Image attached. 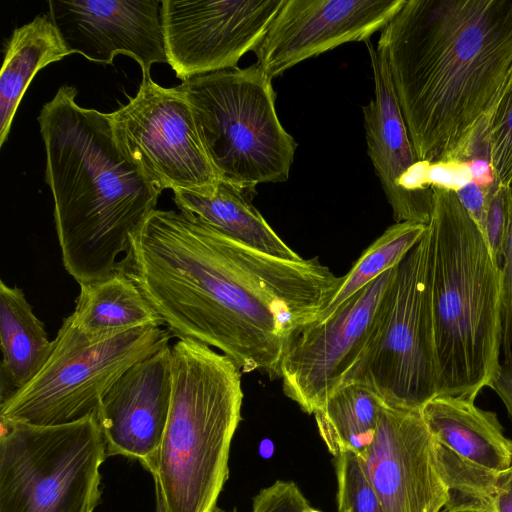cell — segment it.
<instances>
[{"instance_id": "6da1fadb", "label": "cell", "mask_w": 512, "mask_h": 512, "mask_svg": "<svg viewBox=\"0 0 512 512\" xmlns=\"http://www.w3.org/2000/svg\"><path fill=\"white\" fill-rule=\"evenodd\" d=\"M118 270L172 337L214 347L242 373L263 370L271 379L291 338L343 280L318 258L269 256L184 210H154Z\"/></svg>"}, {"instance_id": "7a4b0ae2", "label": "cell", "mask_w": 512, "mask_h": 512, "mask_svg": "<svg viewBox=\"0 0 512 512\" xmlns=\"http://www.w3.org/2000/svg\"><path fill=\"white\" fill-rule=\"evenodd\" d=\"M377 47L420 161L488 157L490 123L512 83V0H405Z\"/></svg>"}, {"instance_id": "3957f363", "label": "cell", "mask_w": 512, "mask_h": 512, "mask_svg": "<svg viewBox=\"0 0 512 512\" xmlns=\"http://www.w3.org/2000/svg\"><path fill=\"white\" fill-rule=\"evenodd\" d=\"M76 95L61 86L38 122L62 263L81 285L117 270L161 192L118 144L110 113L81 107Z\"/></svg>"}, {"instance_id": "277c9868", "label": "cell", "mask_w": 512, "mask_h": 512, "mask_svg": "<svg viewBox=\"0 0 512 512\" xmlns=\"http://www.w3.org/2000/svg\"><path fill=\"white\" fill-rule=\"evenodd\" d=\"M432 189L428 285L437 396L475 401L500 366L501 266L456 192Z\"/></svg>"}, {"instance_id": "5b68a950", "label": "cell", "mask_w": 512, "mask_h": 512, "mask_svg": "<svg viewBox=\"0 0 512 512\" xmlns=\"http://www.w3.org/2000/svg\"><path fill=\"white\" fill-rule=\"evenodd\" d=\"M171 372L170 411L152 473L156 500L163 512H217L241 421L242 372L188 338L171 346Z\"/></svg>"}, {"instance_id": "8992f818", "label": "cell", "mask_w": 512, "mask_h": 512, "mask_svg": "<svg viewBox=\"0 0 512 512\" xmlns=\"http://www.w3.org/2000/svg\"><path fill=\"white\" fill-rule=\"evenodd\" d=\"M271 80L255 63L177 86L220 180L251 192L258 184L285 182L297 147L279 121Z\"/></svg>"}, {"instance_id": "52a82bcc", "label": "cell", "mask_w": 512, "mask_h": 512, "mask_svg": "<svg viewBox=\"0 0 512 512\" xmlns=\"http://www.w3.org/2000/svg\"><path fill=\"white\" fill-rule=\"evenodd\" d=\"M164 326L86 333L64 318L42 369L0 402V419L50 426L96 414L102 395L133 365L169 346Z\"/></svg>"}, {"instance_id": "ba28073f", "label": "cell", "mask_w": 512, "mask_h": 512, "mask_svg": "<svg viewBox=\"0 0 512 512\" xmlns=\"http://www.w3.org/2000/svg\"><path fill=\"white\" fill-rule=\"evenodd\" d=\"M0 424V512H94L107 457L95 414L50 426Z\"/></svg>"}, {"instance_id": "9c48e42d", "label": "cell", "mask_w": 512, "mask_h": 512, "mask_svg": "<svg viewBox=\"0 0 512 512\" xmlns=\"http://www.w3.org/2000/svg\"><path fill=\"white\" fill-rule=\"evenodd\" d=\"M347 382L368 386L396 408L421 410L437 397L427 229L397 266L374 331L342 384Z\"/></svg>"}, {"instance_id": "30bf717a", "label": "cell", "mask_w": 512, "mask_h": 512, "mask_svg": "<svg viewBox=\"0 0 512 512\" xmlns=\"http://www.w3.org/2000/svg\"><path fill=\"white\" fill-rule=\"evenodd\" d=\"M110 115L118 144L157 190L216 191L220 178L178 87L143 76L136 96Z\"/></svg>"}, {"instance_id": "8fae6325", "label": "cell", "mask_w": 512, "mask_h": 512, "mask_svg": "<svg viewBox=\"0 0 512 512\" xmlns=\"http://www.w3.org/2000/svg\"><path fill=\"white\" fill-rule=\"evenodd\" d=\"M397 266L351 296L328 319L305 325L291 338L279 377L284 394L304 412L320 410L361 357Z\"/></svg>"}, {"instance_id": "7c38bea8", "label": "cell", "mask_w": 512, "mask_h": 512, "mask_svg": "<svg viewBox=\"0 0 512 512\" xmlns=\"http://www.w3.org/2000/svg\"><path fill=\"white\" fill-rule=\"evenodd\" d=\"M283 1H162L167 63L182 81L237 67L258 46Z\"/></svg>"}, {"instance_id": "4fadbf2b", "label": "cell", "mask_w": 512, "mask_h": 512, "mask_svg": "<svg viewBox=\"0 0 512 512\" xmlns=\"http://www.w3.org/2000/svg\"><path fill=\"white\" fill-rule=\"evenodd\" d=\"M405 0H284L255 48L271 79L296 64L382 30Z\"/></svg>"}, {"instance_id": "5bb4252c", "label": "cell", "mask_w": 512, "mask_h": 512, "mask_svg": "<svg viewBox=\"0 0 512 512\" xmlns=\"http://www.w3.org/2000/svg\"><path fill=\"white\" fill-rule=\"evenodd\" d=\"M386 512H440L447 502L435 439L420 410L386 405L375 438L360 456Z\"/></svg>"}, {"instance_id": "9a60e30c", "label": "cell", "mask_w": 512, "mask_h": 512, "mask_svg": "<svg viewBox=\"0 0 512 512\" xmlns=\"http://www.w3.org/2000/svg\"><path fill=\"white\" fill-rule=\"evenodd\" d=\"M365 44L374 79V98L362 108L367 154L396 223L428 225L433 208L431 165L416 155L384 52L370 40Z\"/></svg>"}, {"instance_id": "2e32d148", "label": "cell", "mask_w": 512, "mask_h": 512, "mask_svg": "<svg viewBox=\"0 0 512 512\" xmlns=\"http://www.w3.org/2000/svg\"><path fill=\"white\" fill-rule=\"evenodd\" d=\"M49 19L69 53L111 64L125 54L150 76L154 63H167L162 1L50 0Z\"/></svg>"}, {"instance_id": "e0dca14e", "label": "cell", "mask_w": 512, "mask_h": 512, "mask_svg": "<svg viewBox=\"0 0 512 512\" xmlns=\"http://www.w3.org/2000/svg\"><path fill=\"white\" fill-rule=\"evenodd\" d=\"M172 395L171 346L130 367L101 397L96 418L107 456L138 460L151 474Z\"/></svg>"}, {"instance_id": "ac0fdd59", "label": "cell", "mask_w": 512, "mask_h": 512, "mask_svg": "<svg viewBox=\"0 0 512 512\" xmlns=\"http://www.w3.org/2000/svg\"><path fill=\"white\" fill-rule=\"evenodd\" d=\"M433 438L476 465L505 470L511 467L512 441L493 412L474 401L437 396L420 410Z\"/></svg>"}, {"instance_id": "d6986e66", "label": "cell", "mask_w": 512, "mask_h": 512, "mask_svg": "<svg viewBox=\"0 0 512 512\" xmlns=\"http://www.w3.org/2000/svg\"><path fill=\"white\" fill-rule=\"evenodd\" d=\"M0 402L27 385L52 350L44 323L34 314L25 293L0 281Z\"/></svg>"}, {"instance_id": "ffe728a7", "label": "cell", "mask_w": 512, "mask_h": 512, "mask_svg": "<svg viewBox=\"0 0 512 512\" xmlns=\"http://www.w3.org/2000/svg\"><path fill=\"white\" fill-rule=\"evenodd\" d=\"M251 191L219 181L216 191L200 195L174 191L179 210L188 211L232 239L269 256L294 261L302 257L292 250L251 204Z\"/></svg>"}, {"instance_id": "44dd1931", "label": "cell", "mask_w": 512, "mask_h": 512, "mask_svg": "<svg viewBox=\"0 0 512 512\" xmlns=\"http://www.w3.org/2000/svg\"><path fill=\"white\" fill-rule=\"evenodd\" d=\"M69 54L49 17L39 15L13 31L0 75V146L35 74Z\"/></svg>"}, {"instance_id": "7402d4cb", "label": "cell", "mask_w": 512, "mask_h": 512, "mask_svg": "<svg viewBox=\"0 0 512 512\" xmlns=\"http://www.w3.org/2000/svg\"><path fill=\"white\" fill-rule=\"evenodd\" d=\"M70 315L77 327L93 334L163 326L134 281L120 270L81 284Z\"/></svg>"}, {"instance_id": "603a6c76", "label": "cell", "mask_w": 512, "mask_h": 512, "mask_svg": "<svg viewBox=\"0 0 512 512\" xmlns=\"http://www.w3.org/2000/svg\"><path fill=\"white\" fill-rule=\"evenodd\" d=\"M386 404L368 386L343 383L314 413L319 434L335 457L362 456L372 444Z\"/></svg>"}, {"instance_id": "cb8c5ba5", "label": "cell", "mask_w": 512, "mask_h": 512, "mask_svg": "<svg viewBox=\"0 0 512 512\" xmlns=\"http://www.w3.org/2000/svg\"><path fill=\"white\" fill-rule=\"evenodd\" d=\"M435 451L447 489L443 512H512V466L493 470L476 465L436 440Z\"/></svg>"}, {"instance_id": "d4e9b609", "label": "cell", "mask_w": 512, "mask_h": 512, "mask_svg": "<svg viewBox=\"0 0 512 512\" xmlns=\"http://www.w3.org/2000/svg\"><path fill=\"white\" fill-rule=\"evenodd\" d=\"M426 229L425 224L409 221L388 227L343 276L341 285L312 323L325 321L351 296L396 267L422 239Z\"/></svg>"}, {"instance_id": "484cf974", "label": "cell", "mask_w": 512, "mask_h": 512, "mask_svg": "<svg viewBox=\"0 0 512 512\" xmlns=\"http://www.w3.org/2000/svg\"><path fill=\"white\" fill-rule=\"evenodd\" d=\"M334 467L337 512H386L358 455L341 453L334 457Z\"/></svg>"}, {"instance_id": "4316f807", "label": "cell", "mask_w": 512, "mask_h": 512, "mask_svg": "<svg viewBox=\"0 0 512 512\" xmlns=\"http://www.w3.org/2000/svg\"><path fill=\"white\" fill-rule=\"evenodd\" d=\"M489 164L496 184L512 186V83L501 99L488 133Z\"/></svg>"}, {"instance_id": "83f0119b", "label": "cell", "mask_w": 512, "mask_h": 512, "mask_svg": "<svg viewBox=\"0 0 512 512\" xmlns=\"http://www.w3.org/2000/svg\"><path fill=\"white\" fill-rule=\"evenodd\" d=\"M512 211V188L494 184L486 215L484 237L496 262L501 266Z\"/></svg>"}, {"instance_id": "f1b7e54d", "label": "cell", "mask_w": 512, "mask_h": 512, "mask_svg": "<svg viewBox=\"0 0 512 512\" xmlns=\"http://www.w3.org/2000/svg\"><path fill=\"white\" fill-rule=\"evenodd\" d=\"M309 505L296 483L278 480L262 489L252 501V512H303ZM217 512H223L218 509Z\"/></svg>"}, {"instance_id": "f546056e", "label": "cell", "mask_w": 512, "mask_h": 512, "mask_svg": "<svg viewBox=\"0 0 512 512\" xmlns=\"http://www.w3.org/2000/svg\"><path fill=\"white\" fill-rule=\"evenodd\" d=\"M512 188V186H511ZM502 273V346L505 362L512 363V211L501 264Z\"/></svg>"}, {"instance_id": "4dcf8cb0", "label": "cell", "mask_w": 512, "mask_h": 512, "mask_svg": "<svg viewBox=\"0 0 512 512\" xmlns=\"http://www.w3.org/2000/svg\"><path fill=\"white\" fill-rule=\"evenodd\" d=\"M494 184L492 186H485L471 179L455 190L461 204L478 226L483 236L488 203Z\"/></svg>"}, {"instance_id": "1f68e13d", "label": "cell", "mask_w": 512, "mask_h": 512, "mask_svg": "<svg viewBox=\"0 0 512 512\" xmlns=\"http://www.w3.org/2000/svg\"><path fill=\"white\" fill-rule=\"evenodd\" d=\"M500 397L512 421V363L500 362V366L489 386Z\"/></svg>"}, {"instance_id": "d6a6232c", "label": "cell", "mask_w": 512, "mask_h": 512, "mask_svg": "<svg viewBox=\"0 0 512 512\" xmlns=\"http://www.w3.org/2000/svg\"><path fill=\"white\" fill-rule=\"evenodd\" d=\"M303 512H322V511L315 509L311 506H308L306 509L303 510Z\"/></svg>"}, {"instance_id": "836d02e7", "label": "cell", "mask_w": 512, "mask_h": 512, "mask_svg": "<svg viewBox=\"0 0 512 512\" xmlns=\"http://www.w3.org/2000/svg\"><path fill=\"white\" fill-rule=\"evenodd\" d=\"M156 512H163L160 504L156 503Z\"/></svg>"}, {"instance_id": "e575fe53", "label": "cell", "mask_w": 512, "mask_h": 512, "mask_svg": "<svg viewBox=\"0 0 512 512\" xmlns=\"http://www.w3.org/2000/svg\"><path fill=\"white\" fill-rule=\"evenodd\" d=\"M511 466H512V462H511Z\"/></svg>"}]
</instances>
